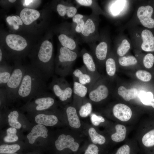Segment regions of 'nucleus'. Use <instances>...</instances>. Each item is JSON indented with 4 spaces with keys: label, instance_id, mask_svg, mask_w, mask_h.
<instances>
[{
    "label": "nucleus",
    "instance_id": "obj_28",
    "mask_svg": "<svg viewBox=\"0 0 154 154\" xmlns=\"http://www.w3.org/2000/svg\"><path fill=\"white\" fill-rule=\"evenodd\" d=\"M95 30V26L94 22L91 19H88L85 23L81 33L84 36L87 37L94 33Z\"/></svg>",
    "mask_w": 154,
    "mask_h": 154
},
{
    "label": "nucleus",
    "instance_id": "obj_30",
    "mask_svg": "<svg viewBox=\"0 0 154 154\" xmlns=\"http://www.w3.org/2000/svg\"><path fill=\"white\" fill-rule=\"evenodd\" d=\"M73 91L74 94L82 97H84L87 94V89L84 85L77 82L74 84Z\"/></svg>",
    "mask_w": 154,
    "mask_h": 154
},
{
    "label": "nucleus",
    "instance_id": "obj_41",
    "mask_svg": "<svg viewBox=\"0 0 154 154\" xmlns=\"http://www.w3.org/2000/svg\"><path fill=\"white\" fill-rule=\"evenodd\" d=\"M131 151L129 146L127 144H124L117 150L115 154H130Z\"/></svg>",
    "mask_w": 154,
    "mask_h": 154
},
{
    "label": "nucleus",
    "instance_id": "obj_43",
    "mask_svg": "<svg viewBox=\"0 0 154 154\" xmlns=\"http://www.w3.org/2000/svg\"><path fill=\"white\" fill-rule=\"evenodd\" d=\"M85 23L83 19H82L77 24L76 27V31L78 33L82 32L84 27Z\"/></svg>",
    "mask_w": 154,
    "mask_h": 154
},
{
    "label": "nucleus",
    "instance_id": "obj_40",
    "mask_svg": "<svg viewBox=\"0 0 154 154\" xmlns=\"http://www.w3.org/2000/svg\"><path fill=\"white\" fill-rule=\"evenodd\" d=\"M91 120L92 123L96 126L99 125L101 123L105 121V119L102 117L97 116L94 114H91Z\"/></svg>",
    "mask_w": 154,
    "mask_h": 154
},
{
    "label": "nucleus",
    "instance_id": "obj_22",
    "mask_svg": "<svg viewBox=\"0 0 154 154\" xmlns=\"http://www.w3.org/2000/svg\"><path fill=\"white\" fill-rule=\"evenodd\" d=\"M58 38L63 46L71 50H73L76 48V44L74 41L66 35L61 34L58 36Z\"/></svg>",
    "mask_w": 154,
    "mask_h": 154
},
{
    "label": "nucleus",
    "instance_id": "obj_24",
    "mask_svg": "<svg viewBox=\"0 0 154 154\" xmlns=\"http://www.w3.org/2000/svg\"><path fill=\"white\" fill-rule=\"evenodd\" d=\"M19 116V113L16 110L11 111L8 116L9 125L12 127L18 129H20L21 126V124L18 120Z\"/></svg>",
    "mask_w": 154,
    "mask_h": 154
},
{
    "label": "nucleus",
    "instance_id": "obj_21",
    "mask_svg": "<svg viewBox=\"0 0 154 154\" xmlns=\"http://www.w3.org/2000/svg\"><path fill=\"white\" fill-rule=\"evenodd\" d=\"M117 46V53L120 57L124 56L128 51L131 47V44L126 38L122 39Z\"/></svg>",
    "mask_w": 154,
    "mask_h": 154
},
{
    "label": "nucleus",
    "instance_id": "obj_16",
    "mask_svg": "<svg viewBox=\"0 0 154 154\" xmlns=\"http://www.w3.org/2000/svg\"><path fill=\"white\" fill-rule=\"evenodd\" d=\"M13 68L1 65L0 68V88H4L12 73Z\"/></svg>",
    "mask_w": 154,
    "mask_h": 154
},
{
    "label": "nucleus",
    "instance_id": "obj_19",
    "mask_svg": "<svg viewBox=\"0 0 154 154\" xmlns=\"http://www.w3.org/2000/svg\"><path fill=\"white\" fill-rule=\"evenodd\" d=\"M56 10L60 16H64L66 14L68 17L70 18L73 17L77 11L76 8L74 7L67 6L61 4L57 5Z\"/></svg>",
    "mask_w": 154,
    "mask_h": 154
},
{
    "label": "nucleus",
    "instance_id": "obj_11",
    "mask_svg": "<svg viewBox=\"0 0 154 154\" xmlns=\"http://www.w3.org/2000/svg\"><path fill=\"white\" fill-rule=\"evenodd\" d=\"M109 91L104 85L99 86L96 89L91 91L89 94L90 99L95 102H99L106 98L108 96Z\"/></svg>",
    "mask_w": 154,
    "mask_h": 154
},
{
    "label": "nucleus",
    "instance_id": "obj_47",
    "mask_svg": "<svg viewBox=\"0 0 154 154\" xmlns=\"http://www.w3.org/2000/svg\"><path fill=\"white\" fill-rule=\"evenodd\" d=\"M2 58V52L1 49H0V61H1Z\"/></svg>",
    "mask_w": 154,
    "mask_h": 154
},
{
    "label": "nucleus",
    "instance_id": "obj_27",
    "mask_svg": "<svg viewBox=\"0 0 154 154\" xmlns=\"http://www.w3.org/2000/svg\"><path fill=\"white\" fill-rule=\"evenodd\" d=\"M118 61L120 65L123 66L134 65L137 63V59L133 56L120 57Z\"/></svg>",
    "mask_w": 154,
    "mask_h": 154
},
{
    "label": "nucleus",
    "instance_id": "obj_17",
    "mask_svg": "<svg viewBox=\"0 0 154 154\" xmlns=\"http://www.w3.org/2000/svg\"><path fill=\"white\" fill-rule=\"evenodd\" d=\"M118 93L125 101H128L136 98L137 91L135 88L127 89L123 86H120L118 89Z\"/></svg>",
    "mask_w": 154,
    "mask_h": 154
},
{
    "label": "nucleus",
    "instance_id": "obj_25",
    "mask_svg": "<svg viewBox=\"0 0 154 154\" xmlns=\"http://www.w3.org/2000/svg\"><path fill=\"white\" fill-rule=\"evenodd\" d=\"M142 142L143 145L147 147L154 146V129L149 131L143 136Z\"/></svg>",
    "mask_w": 154,
    "mask_h": 154
},
{
    "label": "nucleus",
    "instance_id": "obj_1",
    "mask_svg": "<svg viewBox=\"0 0 154 154\" xmlns=\"http://www.w3.org/2000/svg\"><path fill=\"white\" fill-rule=\"evenodd\" d=\"M46 80L32 66L25 67V70L16 98L29 99L47 92Z\"/></svg>",
    "mask_w": 154,
    "mask_h": 154
},
{
    "label": "nucleus",
    "instance_id": "obj_37",
    "mask_svg": "<svg viewBox=\"0 0 154 154\" xmlns=\"http://www.w3.org/2000/svg\"><path fill=\"white\" fill-rule=\"evenodd\" d=\"M92 109L91 104L90 103H87L81 107L79 111L80 116L82 117H87L91 114Z\"/></svg>",
    "mask_w": 154,
    "mask_h": 154
},
{
    "label": "nucleus",
    "instance_id": "obj_42",
    "mask_svg": "<svg viewBox=\"0 0 154 154\" xmlns=\"http://www.w3.org/2000/svg\"><path fill=\"white\" fill-rule=\"evenodd\" d=\"M99 150L98 147L94 144H90L86 150L84 154H98Z\"/></svg>",
    "mask_w": 154,
    "mask_h": 154
},
{
    "label": "nucleus",
    "instance_id": "obj_5",
    "mask_svg": "<svg viewBox=\"0 0 154 154\" xmlns=\"http://www.w3.org/2000/svg\"><path fill=\"white\" fill-rule=\"evenodd\" d=\"M55 147L59 151H62L66 148H68L73 151L78 150L79 145L74 142V139L70 135H60L55 142Z\"/></svg>",
    "mask_w": 154,
    "mask_h": 154
},
{
    "label": "nucleus",
    "instance_id": "obj_49",
    "mask_svg": "<svg viewBox=\"0 0 154 154\" xmlns=\"http://www.w3.org/2000/svg\"><path fill=\"white\" fill-rule=\"evenodd\" d=\"M8 1L10 2L13 3L15 2L16 1L15 0H9Z\"/></svg>",
    "mask_w": 154,
    "mask_h": 154
},
{
    "label": "nucleus",
    "instance_id": "obj_15",
    "mask_svg": "<svg viewBox=\"0 0 154 154\" xmlns=\"http://www.w3.org/2000/svg\"><path fill=\"white\" fill-rule=\"evenodd\" d=\"M60 53L58 56V60L62 63L73 61L76 59L77 56L75 52L64 46L60 48Z\"/></svg>",
    "mask_w": 154,
    "mask_h": 154
},
{
    "label": "nucleus",
    "instance_id": "obj_10",
    "mask_svg": "<svg viewBox=\"0 0 154 154\" xmlns=\"http://www.w3.org/2000/svg\"><path fill=\"white\" fill-rule=\"evenodd\" d=\"M40 16V13L37 10L27 8L23 9L20 14V17L23 23L27 25L31 24Z\"/></svg>",
    "mask_w": 154,
    "mask_h": 154
},
{
    "label": "nucleus",
    "instance_id": "obj_18",
    "mask_svg": "<svg viewBox=\"0 0 154 154\" xmlns=\"http://www.w3.org/2000/svg\"><path fill=\"white\" fill-rule=\"evenodd\" d=\"M115 128L116 131L111 135L112 139L117 143L123 141L126 137L127 129L123 125L118 124L116 125Z\"/></svg>",
    "mask_w": 154,
    "mask_h": 154
},
{
    "label": "nucleus",
    "instance_id": "obj_38",
    "mask_svg": "<svg viewBox=\"0 0 154 154\" xmlns=\"http://www.w3.org/2000/svg\"><path fill=\"white\" fill-rule=\"evenodd\" d=\"M154 63V56L151 53L146 54L143 57V63L144 66L149 69L152 68Z\"/></svg>",
    "mask_w": 154,
    "mask_h": 154
},
{
    "label": "nucleus",
    "instance_id": "obj_14",
    "mask_svg": "<svg viewBox=\"0 0 154 154\" xmlns=\"http://www.w3.org/2000/svg\"><path fill=\"white\" fill-rule=\"evenodd\" d=\"M66 112L70 126L75 128L80 127L81 123L75 108L69 106L66 109Z\"/></svg>",
    "mask_w": 154,
    "mask_h": 154
},
{
    "label": "nucleus",
    "instance_id": "obj_3",
    "mask_svg": "<svg viewBox=\"0 0 154 154\" xmlns=\"http://www.w3.org/2000/svg\"><path fill=\"white\" fill-rule=\"evenodd\" d=\"M153 12V7L150 5L141 6L138 8L137 16L144 27L149 29L154 28V19L152 18Z\"/></svg>",
    "mask_w": 154,
    "mask_h": 154
},
{
    "label": "nucleus",
    "instance_id": "obj_48",
    "mask_svg": "<svg viewBox=\"0 0 154 154\" xmlns=\"http://www.w3.org/2000/svg\"><path fill=\"white\" fill-rule=\"evenodd\" d=\"M25 1V4L26 5H27V4H28L30 2H32L33 1L32 0H31V1H30V0H27V1Z\"/></svg>",
    "mask_w": 154,
    "mask_h": 154
},
{
    "label": "nucleus",
    "instance_id": "obj_31",
    "mask_svg": "<svg viewBox=\"0 0 154 154\" xmlns=\"http://www.w3.org/2000/svg\"><path fill=\"white\" fill-rule=\"evenodd\" d=\"M6 21L15 30L18 29L19 28V25H22L23 23L20 17L18 15L8 16L6 18Z\"/></svg>",
    "mask_w": 154,
    "mask_h": 154
},
{
    "label": "nucleus",
    "instance_id": "obj_13",
    "mask_svg": "<svg viewBox=\"0 0 154 154\" xmlns=\"http://www.w3.org/2000/svg\"><path fill=\"white\" fill-rule=\"evenodd\" d=\"M36 122L38 124H40L46 126H52L56 125L58 119L57 117L53 115H47L44 114H39L35 117Z\"/></svg>",
    "mask_w": 154,
    "mask_h": 154
},
{
    "label": "nucleus",
    "instance_id": "obj_4",
    "mask_svg": "<svg viewBox=\"0 0 154 154\" xmlns=\"http://www.w3.org/2000/svg\"><path fill=\"white\" fill-rule=\"evenodd\" d=\"M48 93L46 92L34 97L35 99L30 106H33L31 107L34 108V110L38 111H44L50 108L54 104V100Z\"/></svg>",
    "mask_w": 154,
    "mask_h": 154
},
{
    "label": "nucleus",
    "instance_id": "obj_36",
    "mask_svg": "<svg viewBox=\"0 0 154 154\" xmlns=\"http://www.w3.org/2000/svg\"><path fill=\"white\" fill-rule=\"evenodd\" d=\"M136 76L139 79L144 82H148L151 78V74L148 72L143 70H139L136 72Z\"/></svg>",
    "mask_w": 154,
    "mask_h": 154
},
{
    "label": "nucleus",
    "instance_id": "obj_32",
    "mask_svg": "<svg viewBox=\"0 0 154 154\" xmlns=\"http://www.w3.org/2000/svg\"><path fill=\"white\" fill-rule=\"evenodd\" d=\"M84 63L90 71L94 72L96 70V66L92 58L89 54L86 53L83 56Z\"/></svg>",
    "mask_w": 154,
    "mask_h": 154
},
{
    "label": "nucleus",
    "instance_id": "obj_12",
    "mask_svg": "<svg viewBox=\"0 0 154 154\" xmlns=\"http://www.w3.org/2000/svg\"><path fill=\"white\" fill-rule=\"evenodd\" d=\"M52 86V88L54 94L58 97L62 101L66 100L68 98H70L72 96V89L68 87L64 89L62 88L58 83H53Z\"/></svg>",
    "mask_w": 154,
    "mask_h": 154
},
{
    "label": "nucleus",
    "instance_id": "obj_26",
    "mask_svg": "<svg viewBox=\"0 0 154 154\" xmlns=\"http://www.w3.org/2000/svg\"><path fill=\"white\" fill-rule=\"evenodd\" d=\"M20 148V146L17 144H3L0 146V153L12 154L15 153Z\"/></svg>",
    "mask_w": 154,
    "mask_h": 154
},
{
    "label": "nucleus",
    "instance_id": "obj_50",
    "mask_svg": "<svg viewBox=\"0 0 154 154\" xmlns=\"http://www.w3.org/2000/svg\"><path fill=\"white\" fill-rule=\"evenodd\" d=\"M10 154H18L16 153H13Z\"/></svg>",
    "mask_w": 154,
    "mask_h": 154
},
{
    "label": "nucleus",
    "instance_id": "obj_29",
    "mask_svg": "<svg viewBox=\"0 0 154 154\" xmlns=\"http://www.w3.org/2000/svg\"><path fill=\"white\" fill-rule=\"evenodd\" d=\"M7 135L3 138L4 141L6 142H12L17 141L18 137L16 134V129L11 127L6 130Z\"/></svg>",
    "mask_w": 154,
    "mask_h": 154
},
{
    "label": "nucleus",
    "instance_id": "obj_35",
    "mask_svg": "<svg viewBox=\"0 0 154 154\" xmlns=\"http://www.w3.org/2000/svg\"><path fill=\"white\" fill-rule=\"evenodd\" d=\"M153 95L150 92H142L140 94L139 98L142 103L144 105L150 106L151 103L153 99Z\"/></svg>",
    "mask_w": 154,
    "mask_h": 154
},
{
    "label": "nucleus",
    "instance_id": "obj_6",
    "mask_svg": "<svg viewBox=\"0 0 154 154\" xmlns=\"http://www.w3.org/2000/svg\"><path fill=\"white\" fill-rule=\"evenodd\" d=\"M5 41L7 46L11 49L17 51L23 50L27 45L26 40L17 35L10 34L7 35Z\"/></svg>",
    "mask_w": 154,
    "mask_h": 154
},
{
    "label": "nucleus",
    "instance_id": "obj_45",
    "mask_svg": "<svg viewBox=\"0 0 154 154\" xmlns=\"http://www.w3.org/2000/svg\"><path fill=\"white\" fill-rule=\"evenodd\" d=\"M83 17V16L81 14H76L73 17V21L77 24L82 19Z\"/></svg>",
    "mask_w": 154,
    "mask_h": 154
},
{
    "label": "nucleus",
    "instance_id": "obj_20",
    "mask_svg": "<svg viewBox=\"0 0 154 154\" xmlns=\"http://www.w3.org/2000/svg\"><path fill=\"white\" fill-rule=\"evenodd\" d=\"M108 49L107 43L104 41L100 42L96 49L95 54L97 58L99 60H103L106 56Z\"/></svg>",
    "mask_w": 154,
    "mask_h": 154
},
{
    "label": "nucleus",
    "instance_id": "obj_8",
    "mask_svg": "<svg viewBox=\"0 0 154 154\" xmlns=\"http://www.w3.org/2000/svg\"><path fill=\"white\" fill-rule=\"evenodd\" d=\"M113 112L116 117L122 121L129 120L132 115L131 108L126 105L121 103L117 104L114 106Z\"/></svg>",
    "mask_w": 154,
    "mask_h": 154
},
{
    "label": "nucleus",
    "instance_id": "obj_2",
    "mask_svg": "<svg viewBox=\"0 0 154 154\" xmlns=\"http://www.w3.org/2000/svg\"><path fill=\"white\" fill-rule=\"evenodd\" d=\"M25 70V67L17 65L14 68L10 77L5 88L7 98L13 99L16 97Z\"/></svg>",
    "mask_w": 154,
    "mask_h": 154
},
{
    "label": "nucleus",
    "instance_id": "obj_44",
    "mask_svg": "<svg viewBox=\"0 0 154 154\" xmlns=\"http://www.w3.org/2000/svg\"><path fill=\"white\" fill-rule=\"evenodd\" d=\"M76 1L80 5L85 6H89L92 4L91 0H77Z\"/></svg>",
    "mask_w": 154,
    "mask_h": 154
},
{
    "label": "nucleus",
    "instance_id": "obj_9",
    "mask_svg": "<svg viewBox=\"0 0 154 154\" xmlns=\"http://www.w3.org/2000/svg\"><path fill=\"white\" fill-rule=\"evenodd\" d=\"M48 130L43 125L38 124L34 126L32 128L31 131L27 135V138L29 143L33 144L37 139L39 137L44 138L48 136Z\"/></svg>",
    "mask_w": 154,
    "mask_h": 154
},
{
    "label": "nucleus",
    "instance_id": "obj_23",
    "mask_svg": "<svg viewBox=\"0 0 154 154\" xmlns=\"http://www.w3.org/2000/svg\"><path fill=\"white\" fill-rule=\"evenodd\" d=\"M88 133L92 141L94 143L102 145L105 143L106 139L105 137L98 133L94 128H90L88 130Z\"/></svg>",
    "mask_w": 154,
    "mask_h": 154
},
{
    "label": "nucleus",
    "instance_id": "obj_39",
    "mask_svg": "<svg viewBox=\"0 0 154 154\" xmlns=\"http://www.w3.org/2000/svg\"><path fill=\"white\" fill-rule=\"evenodd\" d=\"M122 0L116 1H116L114 4H113L112 6L111 7V11L113 15H116L119 14L120 12H121V10L123 9L122 7H123V6H121L124 1H123V2L121 4V2Z\"/></svg>",
    "mask_w": 154,
    "mask_h": 154
},
{
    "label": "nucleus",
    "instance_id": "obj_33",
    "mask_svg": "<svg viewBox=\"0 0 154 154\" xmlns=\"http://www.w3.org/2000/svg\"><path fill=\"white\" fill-rule=\"evenodd\" d=\"M106 66L107 74L110 76H114L116 70V64L114 59L112 58L108 59L106 62Z\"/></svg>",
    "mask_w": 154,
    "mask_h": 154
},
{
    "label": "nucleus",
    "instance_id": "obj_7",
    "mask_svg": "<svg viewBox=\"0 0 154 154\" xmlns=\"http://www.w3.org/2000/svg\"><path fill=\"white\" fill-rule=\"evenodd\" d=\"M139 35L141 49L147 52L154 51V36L152 32L148 29H144L140 32Z\"/></svg>",
    "mask_w": 154,
    "mask_h": 154
},
{
    "label": "nucleus",
    "instance_id": "obj_34",
    "mask_svg": "<svg viewBox=\"0 0 154 154\" xmlns=\"http://www.w3.org/2000/svg\"><path fill=\"white\" fill-rule=\"evenodd\" d=\"M76 77L78 78L80 83L83 85L89 83L91 81V78L89 75L83 74L79 70H75L73 73Z\"/></svg>",
    "mask_w": 154,
    "mask_h": 154
},
{
    "label": "nucleus",
    "instance_id": "obj_46",
    "mask_svg": "<svg viewBox=\"0 0 154 154\" xmlns=\"http://www.w3.org/2000/svg\"><path fill=\"white\" fill-rule=\"evenodd\" d=\"M150 106H151L153 108H154V98H153V99L151 101L150 104Z\"/></svg>",
    "mask_w": 154,
    "mask_h": 154
}]
</instances>
